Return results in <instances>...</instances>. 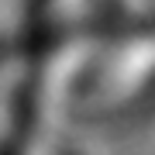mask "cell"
<instances>
[{
  "instance_id": "obj_1",
  "label": "cell",
  "mask_w": 155,
  "mask_h": 155,
  "mask_svg": "<svg viewBox=\"0 0 155 155\" xmlns=\"http://www.w3.org/2000/svg\"><path fill=\"white\" fill-rule=\"evenodd\" d=\"M52 0H24V17L28 21H41V14L48 11Z\"/></svg>"
},
{
  "instance_id": "obj_2",
  "label": "cell",
  "mask_w": 155,
  "mask_h": 155,
  "mask_svg": "<svg viewBox=\"0 0 155 155\" xmlns=\"http://www.w3.org/2000/svg\"><path fill=\"white\" fill-rule=\"evenodd\" d=\"M0 155H17V145H11V148H4Z\"/></svg>"
}]
</instances>
